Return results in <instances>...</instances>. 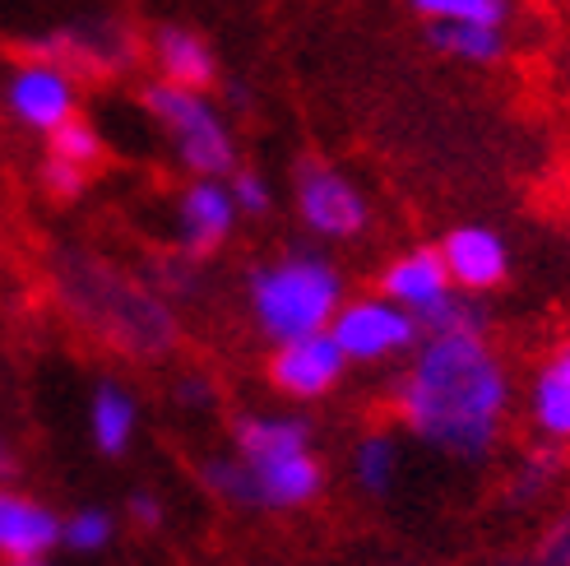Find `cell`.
Instances as JSON below:
<instances>
[{"label":"cell","instance_id":"1","mask_svg":"<svg viewBox=\"0 0 570 566\" xmlns=\"http://www.w3.org/2000/svg\"><path fill=\"white\" fill-rule=\"evenodd\" d=\"M394 400L413 437L445 456L482 460L501 437L510 377L482 334H426Z\"/></svg>","mask_w":570,"mask_h":566},{"label":"cell","instance_id":"2","mask_svg":"<svg viewBox=\"0 0 570 566\" xmlns=\"http://www.w3.org/2000/svg\"><path fill=\"white\" fill-rule=\"evenodd\" d=\"M51 279L66 316L98 334L102 344L130 358H163L177 349L181 339L177 311L126 270L89 256V251H70V256L56 261Z\"/></svg>","mask_w":570,"mask_h":566},{"label":"cell","instance_id":"3","mask_svg":"<svg viewBox=\"0 0 570 566\" xmlns=\"http://www.w3.org/2000/svg\"><path fill=\"white\" fill-rule=\"evenodd\" d=\"M246 306L255 330L274 339V344L316 334V330H330L334 311L344 306V274L321 251H306V246L283 251V256L246 274Z\"/></svg>","mask_w":570,"mask_h":566},{"label":"cell","instance_id":"4","mask_svg":"<svg viewBox=\"0 0 570 566\" xmlns=\"http://www.w3.org/2000/svg\"><path fill=\"white\" fill-rule=\"evenodd\" d=\"M139 107L167 135L177 163L190 177H227L237 167V139L227 126V111L205 89H181V84L149 79L139 89Z\"/></svg>","mask_w":570,"mask_h":566},{"label":"cell","instance_id":"5","mask_svg":"<svg viewBox=\"0 0 570 566\" xmlns=\"http://www.w3.org/2000/svg\"><path fill=\"white\" fill-rule=\"evenodd\" d=\"M205 488L237 506V511H297V506L316 501L325 488V465L316 450H297V456L278 460H246V456H214L199 465Z\"/></svg>","mask_w":570,"mask_h":566},{"label":"cell","instance_id":"6","mask_svg":"<svg viewBox=\"0 0 570 566\" xmlns=\"http://www.w3.org/2000/svg\"><path fill=\"white\" fill-rule=\"evenodd\" d=\"M330 334L338 339V349L348 353V362H385L399 353H413L422 344V325L409 306L390 302L385 293L376 297H344V306L334 311Z\"/></svg>","mask_w":570,"mask_h":566},{"label":"cell","instance_id":"7","mask_svg":"<svg viewBox=\"0 0 570 566\" xmlns=\"http://www.w3.org/2000/svg\"><path fill=\"white\" fill-rule=\"evenodd\" d=\"M139 51H145V42H139L135 28H126L121 19L70 23V28H56V33H47L28 47V56H42V61L70 70L75 79L121 75L139 61Z\"/></svg>","mask_w":570,"mask_h":566},{"label":"cell","instance_id":"8","mask_svg":"<svg viewBox=\"0 0 570 566\" xmlns=\"http://www.w3.org/2000/svg\"><path fill=\"white\" fill-rule=\"evenodd\" d=\"M293 205H297V218L306 223V233L334 237V242L357 237L366 228V218H372L366 195L338 167L316 158H306L293 173Z\"/></svg>","mask_w":570,"mask_h":566},{"label":"cell","instance_id":"9","mask_svg":"<svg viewBox=\"0 0 570 566\" xmlns=\"http://www.w3.org/2000/svg\"><path fill=\"white\" fill-rule=\"evenodd\" d=\"M6 111L23 130L51 135L79 111V79L61 66L42 61V56H28L6 79Z\"/></svg>","mask_w":570,"mask_h":566},{"label":"cell","instance_id":"10","mask_svg":"<svg viewBox=\"0 0 570 566\" xmlns=\"http://www.w3.org/2000/svg\"><path fill=\"white\" fill-rule=\"evenodd\" d=\"M344 372H348V353L338 349V339L330 330L283 339L269 353V386L297 404L325 400V394L344 381Z\"/></svg>","mask_w":570,"mask_h":566},{"label":"cell","instance_id":"11","mask_svg":"<svg viewBox=\"0 0 570 566\" xmlns=\"http://www.w3.org/2000/svg\"><path fill=\"white\" fill-rule=\"evenodd\" d=\"M237 205L227 177H190L177 195V246L190 261H205L233 237L237 228Z\"/></svg>","mask_w":570,"mask_h":566},{"label":"cell","instance_id":"12","mask_svg":"<svg viewBox=\"0 0 570 566\" xmlns=\"http://www.w3.org/2000/svg\"><path fill=\"white\" fill-rule=\"evenodd\" d=\"M51 548H61V516L14 484H0V562L47 557Z\"/></svg>","mask_w":570,"mask_h":566},{"label":"cell","instance_id":"13","mask_svg":"<svg viewBox=\"0 0 570 566\" xmlns=\"http://www.w3.org/2000/svg\"><path fill=\"white\" fill-rule=\"evenodd\" d=\"M441 261L450 270V283L464 293H488L505 279L510 256H505V242L492 228H478V223H464V228H450L445 242L436 246Z\"/></svg>","mask_w":570,"mask_h":566},{"label":"cell","instance_id":"14","mask_svg":"<svg viewBox=\"0 0 570 566\" xmlns=\"http://www.w3.org/2000/svg\"><path fill=\"white\" fill-rule=\"evenodd\" d=\"M145 51L154 56V70L167 84H181V89H214L218 84V61H214V47L195 33L186 23H163L149 33Z\"/></svg>","mask_w":570,"mask_h":566},{"label":"cell","instance_id":"15","mask_svg":"<svg viewBox=\"0 0 570 566\" xmlns=\"http://www.w3.org/2000/svg\"><path fill=\"white\" fill-rule=\"evenodd\" d=\"M450 289L454 283H450V270H445L436 246H413V251H404V256H394L381 274V293L399 306H409L413 316L426 311L432 302H441Z\"/></svg>","mask_w":570,"mask_h":566},{"label":"cell","instance_id":"16","mask_svg":"<svg viewBox=\"0 0 570 566\" xmlns=\"http://www.w3.org/2000/svg\"><path fill=\"white\" fill-rule=\"evenodd\" d=\"M233 450L246 460H278L311 450V422L302 413H242L233 422Z\"/></svg>","mask_w":570,"mask_h":566},{"label":"cell","instance_id":"17","mask_svg":"<svg viewBox=\"0 0 570 566\" xmlns=\"http://www.w3.org/2000/svg\"><path fill=\"white\" fill-rule=\"evenodd\" d=\"M135 428H139V404L135 394L117 381H102L89 400V432H94V446L102 456H126L130 441H135Z\"/></svg>","mask_w":570,"mask_h":566},{"label":"cell","instance_id":"18","mask_svg":"<svg viewBox=\"0 0 570 566\" xmlns=\"http://www.w3.org/2000/svg\"><path fill=\"white\" fill-rule=\"evenodd\" d=\"M426 38H432L436 51L469 66H492L505 56L501 23H426Z\"/></svg>","mask_w":570,"mask_h":566},{"label":"cell","instance_id":"19","mask_svg":"<svg viewBox=\"0 0 570 566\" xmlns=\"http://www.w3.org/2000/svg\"><path fill=\"white\" fill-rule=\"evenodd\" d=\"M417 325H422V339L426 334H488V306L478 302V293L450 289L441 302L417 311Z\"/></svg>","mask_w":570,"mask_h":566},{"label":"cell","instance_id":"20","mask_svg":"<svg viewBox=\"0 0 570 566\" xmlns=\"http://www.w3.org/2000/svg\"><path fill=\"white\" fill-rule=\"evenodd\" d=\"M47 154L51 158H66V163H75V167H83V173H98V167L107 163V139H102V130L94 126V121H83L79 111L70 121H61L51 135H47Z\"/></svg>","mask_w":570,"mask_h":566},{"label":"cell","instance_id":"21","mask_svg":"<svg viewBox=\"0 0 570 566\" xmlns=\"http://www.w3.org/2000/svg\"><path fill=\"white\" fill-rule=\"evenodd\" d=\"M529 413L548 441H570V381L543 367L529 390Z\"/></svg>","mask_w":570,"mask_h":566},{"label":"cell","instance_id":"22","mask_svg":"<svg viewBox=\"0 0 570 566\" xmlns=\"http://www.w3.org/2000/svg\"><path fill=\"white\" fill-rule=\"evenodd\" d=\"M394 474H399V446L390 432H366L353 450V478L362 492L385 497L394 488Z\"/></svg>","mask_w":570,"mask_h":566},{"label":"cell","instance_id":"23","mask_svg":"<svg viewBox=\"0 0 570 566\" xmlns=\"http://www.w3.org/2000/svg\"><path fill=\"white\" fill-rule=\"evenodd\" d=\"M117 539V516L102 506H79L75 516H61V544L70 553H102Z\"/></svg>","mask_w":570,"mask_h":566},{"label":"cell","instance_id":"24","mask_svg":"<svg viewBox=\"0 0 570 566\" xmlns=\"http://www.w3.org/2000/svg\"><path fill=\"white\" fill-rule=\"evenodd\" d=\"M426 23H505L510 0H409Z\"/></svg>","mask_w":570,"mask_h":566},{"label":"cell","instance_id":"25","mask_svg":"<svg viewBox=\"0 0 570 566\" xmlns=\"http://www.w3.org/2000/svg\"><path fill=\"white\" fill-rule=\"evenodd\" d=\"M557 478H561V450L543 446V450H533V456H524V465L515 469V484H510V492H515L520 501H529L538 492H548Z\"/></svg>","mask_w":570,"mask_h":566},{"label":"cell","instance_id":"26","mask_svg":"<svg viewBox=\"0 0 570 566\" xmlns=\"http://www.w3.org/2000/svg\"><path fill=\"white\" fill-rule=\"evenodd\" d=\"M38 182L51 201H79V195L89 191V173H83V167L66 163V158H51V154H42V163H38Z\"/></svg>","mask_w":570,"mask_h":566},{"label":"cell","instance_id":"27","mask_svg":"<svg viewBox=\"0 0 570 566\" xmlns=\"http://www.w3.org/2000/svg\"><path fill=\"white\" fill-rule=\"evenodd\" d=\"M227 191H233L237 214H250V218L269 214V205H274V191L255 167H233V173H227Z\"/></svg>","mask_w":570,"mask_h":566},{"label":"cell","instance_id":"28","mask_svg":"<svg viewBox=\"0 0 570 566\" xmlns=\"http://www.w3.org/2000/svg\"><path fill=\"white\" fill-rule=\"evenodd\" d=\"M173 394H177V404H181V409H190V413H209V409L218 404V390H214V381H209L205 372L181 377Z\"/></svg>","mask_w":570,"mask_h":566},{"label":"cell","instance_id":"29","mask_svg":"<svg viewBox=\"0 0 570 566\" xmlns=\"http://www.w3.org/2000/svg\"><path fill=\"white\" fill-rule=\"evenodd\" d=\"M533 566H570V516H561L533 553Z\"/></svg>","mask_w":570,"mask_h":566},{"label":"cell","instance_id":"30","mask_svg":"<svg viewBox=\"0 0 570 566\" xmlns=\"http://www.w3.org/2000/svg\"><path fill=\"white\" fill-rule=\"evenodd\" d=\"M126 516H130V525H139V529H158V525H163V501H158V492L135 488V492L126 497Z\"/></svg>","mask_w":570,"mask_h":566},{"label":"cell","instance_id":"31","mask_svg":"<svg viewBox=\"0 0 570 566\" xmlns=\"http://www.w3.org/2000/svg\"><path fill=\"white\" fill-rule=\"evenodd\" d=\"M14 478H19V450L6 432H0V484H14Z\"/></svg>","mask_w":570,"mask_h":566},{"label":"cell","instance_id":"32","mask_svg":"<svg viewBox=\"0 0 570 566\" xmlns=\"http://www.w3.org/2000/svg\"><path fill=\"white\" fill-rule=\"evenodd\" d=\"M543 367H548V372H557V377H566V381H570V339H566V344H561V349H557V353H552Z\"/></svg>","mask_w":570,"mask_h":566},{"label":"cell","instance_id":"33","mask_svg":"<svg viewBox=\"0 0 570 566\" xmlns=\"http://www.w3.org/2000/svg\"><path fill=\"white\" fill-rule=\"evenodd\" d=\"M6 566H51L47 557H23V562H6Z\"/></svg>","mask_w":570,"mask_h":566}]
</instances>
